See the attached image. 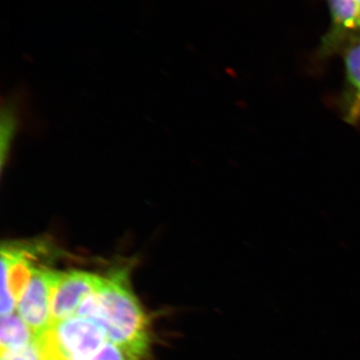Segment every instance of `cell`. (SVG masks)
Segmentation results:
<instances>
[{
	"label": "cell",
	"mask_w": 360,
	"mask_h": 360,
	"mask_svg": "<svg viewBox=\"0 0 360 360\" xmlns=\"http://www.w3.org/2000/svg\"><path fill=\"white\" fill-rule=\"evenodd\" d=\"M103 329L110 342L141 360L150 347L149 321L129 284L127 269L103 277L101 288L77 310Z\"/></svg>",
	"instance_id": "1"
},
{
	"label": "cell",
	"mask_w": 360,
	"mask_h": 360,
	"mask_svg": "<svg viewBox=\"0 0 360 360\" xmlns=\"http://www.w3.org/2000/svg\"><path fill=\"white\" fill-rule=\"evenodd\" d=\"M106 342L103 329L77 315L53 322L35 338L41 360H87Z\"/></svg>",
	"instance_id": "2"
},
{
	"label": "cell",
	"mask_w": 360,
	"mask_h": 360,
	"mask_svg": "<svg viewBox=\"0 0 360 360\" xmlns=\"http://www.w3.org/2000/svg\"><path fill=\"white\" fill-rule=\"evenodd\" d=\"M49 241H9L1 246V316L13 314L32 278L35 259L49 248Z\"/></svg>",
	"instance_id": "3"
},
{
	"label": "cell",
	"mask_w": 360,
	"mask_h": 360,
	"mask_svg": "<svg viewBox=\"0 0 360 360\" xmlns=\"http://www.w3.org/2000/svg\"><path fill=\"white\" fill-rule=\"evenodd\" d=\"M58 272L35 264L32 278L16 305L18 314L32 328L35 338L52 324V290Z\"/></svg>",
	"instance_id": "4"
},
{
	"label": "cell",
	"mask_w": 360,
	"mask_h": 360,
	"mask_svg": "<svg viewBox=\"0 0 360 360\" xmlns=\"http://www.w3.org/2000/svg\"><path fill=\"white\" fill-rule=\"evenodd\" d=\"M103 279L82 270L59 271L52 290V323L75 316L82 303L101 288Z\"/></svg>",
	"instance_id": "5"
},
{
	"label": "cell",
	"mask_w": 360,
	"mask_h": 360,
	"mask_svg": "<svg viewBox=\"0 0 360 360\" xmlns=\"http://www.w3.org/2000/svg\"><path fill=\"white\" fill-rule=\"evenodd\" d=\"M352 40L345 52L347 85L345 120L354 124L360 122V37Z\"/></svg>",
	"instance_id": "6"
},
{
	"label": "cell",
	"mask_w": 360,
	"mask_h": 360,
	"mask_svg": "<svg viewBox=\"0 0 360 360\" xmlns=\"http://www.w3.org/2000/svg\"><path fill=\"white\" fill-rule=\"evenodd\" d=\"M34 342V333L21 319L18 312L1 316V324H0L1 355L20 352Z\"/></svg>",
	"instance_id": "7"
},
{
	"label": "cell",
	"mask_w": 360,
	"mask_h": 360,
	"mask_svg": "<svg viewBox=\"0 0 360 360\" xmlns=\"http://www.w3.org/2000/svg\"><path fill=\"white\" fill-rule=\"evenodd\" d=\"M331 15L336 28V35L342 39L350 33L360 32V7L357 0H328Z\"/></svg>",
	"instance_id": "8"
},
{
	"label": "cell",
	"mask_w": 360,
	"mask_h": 360,
	"mask_svg": "<svg viewBox=\"0 0 360 360\" xmlns=\"http://www.w3.org/2000/svg\"><path fill=\"white\" fill-rule=\"evenodd\" d=\"M18 129V120L13 108L4 105L1 110V122H0V155H1V167H4L14 135Z\"/></svg>",
	"instance_id": "9"
},
{
	"label": "cell",
	"mask_w": 360,
	"mask_h": 360,
	"mask_svg": "<svg viewBox=\"0 0 360 360\" xmlns=\"http://www.w3.org/2000/svg\"><path fill=\"white\" fill-rule=\"evenodd\" d=\"M87 360H139L115 343L108 342Z\"/></svg>",
	"instance_id": "10"
},
{
	"label": "cell",
	"mask_w": 360,
	"mask_h": 360,
	"mask_svg": "<svg viewBox=\"0 0 360 360\" xmlns=\"http://www.w3.org/2000/svg\"><path fill=\"white\" fill-rule=\"evenodd\" d=\"M1 360H41V357L34 342L20 352L1 355Z\"/></svg>",
	"instance_id": "11"
},
{
	"label": "cell",
	"mask_w": 360,
	"mask_h": 360,
	"mask_svg": "<svg viewBox=\"0 0 360 360\" xmlns=\"http://www.w3.org/2000/svg\"><path fill=\"white\" fill-rule=\"evenodd\" d=\"M357 4H359V6L360 7V0H357Z\"/></svg>",
	"instance_id": "12"
}]
</instances>
